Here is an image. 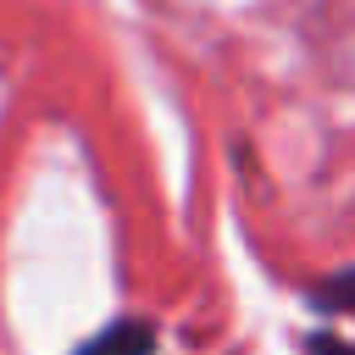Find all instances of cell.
Returning a JSON list of instances; mask_svg holds the SVG:
<instances>
[{
	"instance_id": "1",
	"label": "cell",
	"mask_w": 355,
	"mask_h": 355,
	"mask_svg": "<svg viewBox=\"0 0 355 355\" xmlns=\"http://www.w3.org/2000/svg\"><path fill=\"white\" fill-rule=\"evenodd\" d=\"M155 349V327L139 316H116L111 327H100L78 355H150Z\"/></svg>"
},
{
	"instance_id": "2",
	"label": "cell",
	"mask_w": 355,
	"mask_h": 355,
	"mask_svg": "<svg viewBox=\"0 0 355 355\" xmlns=\"http://www.w3.org/2000/svg\"><path fill=\"white\" fill-rule=\"evenodd\" d=\"M316 305H322L327 316H355V266L338 272V277H327V283L316 288Z\"/></svg>"
},
{
	"instance_id": "3",
	"label": "cell",
	"mask_w": 355,
	"mask_h": 355,
	"mask_svg": "<svg viewBox=\"0 0 355 355\" xmlns=\"http://www.w3.org/2000/svg\"><path fill=\"white\" fill-rule=\"evenodd\" d=\"M305 355H355V338H338V333H316L305 344Z\"/></svg>"
}]
</instances>
